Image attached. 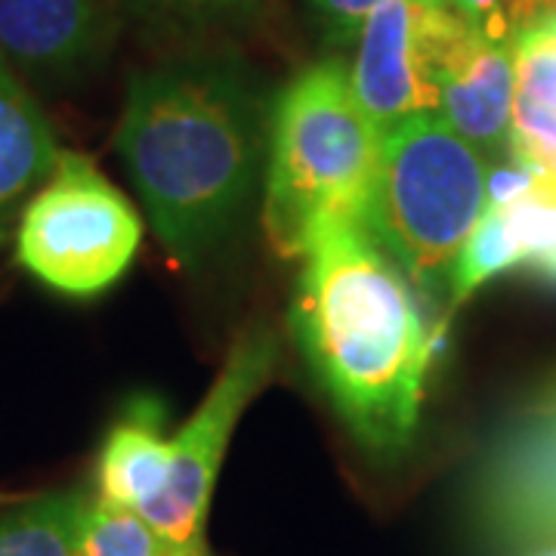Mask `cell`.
<instances>
[{
	"instance_id": "1",
	"label": "cell",
	"mask_w": 556,
	"mask_h": 556,
	"mask_svg": "<svg viewBox=\"0 0 556 556\" xmlns=\"http://www.w3.org/2000/svg\"><path fill=\"white\" fill-rule=\"evenodd\" d=\"M115 149L167 257L199 273L254 204L269 112L232 62H167L130 78Z\"/></svg>"
},
{
	"instance_id": "2",
	"label": "cell",
	"mask_w": 556,
	"mask_h": 556,
	"mask_svg": "<svg viewBox=\"0 0 556 556\" xmlns=\"http://www.w3.org/2000/svg\"><path fill=\"white\" fill-rule=\"evenodd\" d=\"M291 331L358 445L396 460L415 442L433 340L415 285L362 219H328L300 257Z\"/></svg>"
},
{
	"instance_id": "3",
	"label": "cell",
	"mask_w": 556,
	"mask_h": 556,
	"mask_svg": "<svg viewBox=\"0 0 556 556\" xmlns=\"http://www.w3.org/2000/svg\"><path fill=\"white\" fill-rule=\"evenodd\" d=\"M378 142L350 65L325 60L288 80L269 112L263 186V229L276 254L300 260L328 219L365 223Z\"/></svg>"
},
{
	"instance_id": "4",
	"label": "cell",
	"mask_w": 556,
	"mask_h": 556,
	"mask_svg": "<svg viewBox=\"0 0 556 556\" xmlns=\"http://www.w3.org/2000/svg\"><path fill=\"white\" fill-rule=\"evenodd\" d=\"M489 152L442 115L380 134L365 226L427 298L448 291L455 260L485 214Z\"/></svg>"
},
{
	"instance_id": "5",
	"label": "cell",
	"mask_w": 556,
	"mask_h": 556,
	"mask_svg": "<svg viewBox=\"0 0 556 556\" xmlns=\"http://www.w3.org/2000/svg\"><path fill=\"white\" fill-rule=\"evenodd\" d=\"M142 219L80 152H60L53 174L28 199L16 226L25 273L65 298H97L137 257Z\"/></svg>"
},
{
	"instance_id": "6",
	"label": "cell",
	"mask_w": 556,
	"mask_h": 556,
	"mask_svg": "<svg viewBox=\"0 0 556 556\" xmlns=\"http://www.w3.org/2000/svg\"><path fill=\"white\" fill-rule=\"evenodd\" d=\"M281 340L269 325L241 331L219 368L211 393L195 415L189 417L170 439V470L161 492L139 514L149 519L159 535L174 547L204 541V519L214 495L223 455L232 442L241 415L273 380Z\"/></svg>"
},
{
	"instance_id": "7",
	"label": "cell",
	"mask_w": 556,
	"mask_h": 556,
	"mask_svg": "<svg viewBox=\"0 0 556 556\" xmlns=\"http://www.w3.org/2000/svg\"><path fill=\"white\" fill-rule=\"evenodd\" d=\"M470 507L497 551L556 547V380L538 390L479 457Z\"/></svg>"
},
{
	"instance_id": "8",
	"label": "cell",
	"mask_w": 556,
	"mask_h": 556,
	"mask_svg": "<svg viewBox=\"0 0 556 556\" xmlns=\"http://www.w3.org/2000/svg\"><path fill=\"white\" fill-rule=\"evenodd\" d=\"M464 22L445 0H387L368 16L350 80L378 134L417 115H439V72Z\"/></svg>"
},
{
	"instance_id": "9",
	"label": "cell",
	"mask_w": 556,
	"mask_h": 556,
	"mask_svg": "<svg viewBox=\"0 0 556 556\" xmlns=\"http://www.w3.org/2000/svg\"><path fill=\"white\" fill-rule=\"evenodd\" d=\"M517 72L510 40L489 38L464 22L439 72V115L479 149L507 152Z\"/></svg>"
},
{
	"instance_id": "10",
	"label": "cell",
	"mask_w": 556,
	"mask_h": 556,
	"mask_svg": "<svg viewBox=\"0 0 556 556\" xmlns=\"http://www.w3.org/2000/svg\"><path fill=\"white\" fill-rule=\"evenodd\" d=\"M105 0H0V53L38 78H72L109 43Z\"/></svg>"
},
{
	"instance_id": "11",
	"label": "cell",
	"mask_w": 556,
	"mask_h": 556,
	"mask_svg": "<svg viewBox=\"0 0 556 556\" xmlns=\"http://www.w3.org/2000/svg\"><path fill=\"white\" fill-rule=\"evenodd\" d=\"M53 124L0 53V244L60 161Z\"/></svg>"
},
{
	"instance_id": "12",
	"label": "cell",
	"mask_w": 556,
	"mask_h": 556,
	"mask_svg": "<svg viewBox=\"0 0 556 556\" xmlns=\"http://www.w3.org/2000/svg\"><path fill=\"white\" fill-rule=\"evenodd\" d=\"M170 470L167 405L139 393L112 424L100 452V497L139 510L159 495Z\"/></svg>"
},
{
	"instance_id": "13",
	"label": "cell",
	"mask_w": 556,
	"mask_h": 556,
	"mask_svg": "<svg viewBox=\"0 0 556 556\" xmlns=\"http://www.w3.org/2000/svg\"><path fill=\"white\" fill-rule=\"evenodd\" d=\"M80 492L43 495L0 517V556H78L87 514Z\"/></svg>"
},
{
	"instance_id": "14",
	"label": "cell",
	"mask_w": 556,
	"mask_h": 556,
	"mask_svg": "<svg viewBox=\"0 0 556 556\" xmlns=\"http://www.w3.org/2000/svg\"><path fill=\"white\" fill-rule=\"evenodd\" d=\"M174 544L134 507L97 497L87 504L78 556H167Z\"/></svg>"
},
{
	"instance_id": "15",
	"label": "cell",
	"mask_w": 556,
	"mask_h": 556,
	"mask_svg": "<svg viewBox=\"0 0 556 556\" xmlns=\"http://www.w3.org/2000/svg\"><path fill=\"white\" fill-rule=\"evenodd\" d=\"M514 266H522V254L510 239L501 211H485L455 260L452 281H448V309H457L460 303L473 298L489 278L501 276Z\"/></svg>"
},
{
	"instance_id": "16",
	"label": "cell",
	"mask_w": 556,
	"mask_h": 556,
	"mask_svg": "<svg viewBox=\"0 0 556 556\" xmlns=\"http://www.w3.org/2000/svg\"><path fill=\"white\" fill-rule=\"evenodd\" d=\"M510 239L526 260L556 248V174L538 170L532 189L501 211Z\"/></svg>"
},
{
	"instance_id": "17",
	"label": "cell",
	"mask_w": 556,
	"mask_h": 556,
	"mask_svg": "<svg viewBox=\"0 0 556 556\" xmlns=\"http://www.w3.org/2000/svg\"><path fill=\"white\" fill-rule=\"evenodd\" d=\"M514 72L517 93L556 109V35L544 22H529L514 31Z\"/></svg>"
},
{
	"instance_id": "18",
	"label": "cell",
	"mask_w": 556,
	"mask_h": 556,
	"mask_svg": "<svg viewBox=\"0 0 556 556\" xmlns=\"http://www.w3.org/2000/svg\"><path fill=\"white\" fill-rule=\"evenodd\" d=\"M507 155H514L532 170L556 174V109L517 93L510 112Z\"/></svg>"
},
{
	"instance_id": "19",
	"label": "cell",
	"mask_w": 556,
	"mask_h": 556,
	"mask_svg": "<svg viewBox=\"0 0 556 556\" xmlns=\"http://www.w3.org/2000/svg\"><path fill=\"white\" fill-rule=\"evenodd\" d=\"M149 16L182 22V25H219L254 16L260 0H130Z\"/></svg>"
},
{
	"instance_id": "20",
	"label": "cell",
	"mask_w": 556,
	"mask_h": 556,
	"mask_svg": "<svg viewBox=\"0 0 556 556\" xmlns=\"http://www.w3.org/2000/svg\"><path fill=\"white\" fill-rule=\"evenodd\" d=\"M325 43L350 47L356 43L362 25L387 0H306Z\"/></svg>"
},
{
	"instance_id": "21",
	"label": "cell",
	"mask_w": 556,
	"mask_h": 556,
	"mask_svg": "<svg viewBox=\"0 0 556 556\" xmlns=\"http://www.w3.org/2000/svg\"><path fill=\"white\" fill-rule=\"evenodd\" d=\"M538 170L526 167L522 161L507 155V161L489 167V182H485V211H504L514 201H519L535 182Z\"/></svg>"
},
{
	"instance_id": "22",
	"label": "cell",
	"mask_w": 556,
	"mask_h": 556,
	"mask_svg": "<svg viewBox=\"0 0 556 556\" xmlns=\"http://www.w3.org/2000/svg\"><path fill=\"white\" fill-rule=\"evenodd\" d=\"M457 16L470 22L473 28L485 31L489 38L495 40H510V16H507V7L510 0H445Z\"/></svg>"
},
{
	"instance_id": "23",
	"label": "cell",
	"mask_w": 556,
	"mask_h": 556,
	"mask_svg": "<svg viewBox=\"0 0 556 556\" xmlns=\"http://www.w3.org/2000/svg\"><path fill=\"white\" fill-rule=\"evenodd\" d=\"M522 266H526V269H529V276L538 278L541 285L556 288V248L554 251H544V254H538V257L532 260H526Z\"/></svg>"
},
{
	"instance_id": "24",
	"label": "cell",
	"mask_w": 556,
	"mask_h": 556,
	"mask_svg": "<svg viewBox=\"0 0 556 556\" xmlns=\"http://www.w3.org/2000/svg\"><path fill=\"white\" fill-rule=\"evenodd\" d=\"M167 556H207V547H204V541H195V544H186V547H174Z\"/></svg>"
},
{
	"instance_id": "25",
	"label": "cell",
	"mask_w": 556,
	"mask_h": 556,
	"mask_svg": "<svg viewBox=\"0 0 556 556\" xmlns=\"http://www.w3.org/2000/svg\"><path fill=\"white\" fill-rule=\"evenodd\" d=\"M535 22H544V25H547V28H551V31L556 35V10H551L547 16H541V20H535Z\"/></svg>"
},
{
	"instance_id": "26",
	"label": "cell",
	"mask_w": 556,
	"mask_h": 556,
	"mask_svg": "<svg viewBox=\"0 0 556 556\" xmlns=\"http://www.w3.org/2000/svg\"><path fill=\"white\" fill-rule=\"evenodd\" d=\"M529 556H556V547H538V551H532Z\"/></svg>"
},
{
	"instance_id": "27",
	"label": "cell",
	"mask_w": 556,
	"mask_h": 556,
	"mask_svg": "<svg viewBox=\"0 0 556 556\" xmlns=\"http://www.w3.org/2000/svg\"><path fill=\"white\" fill-rule=\"evenodd\" d=\"M3 501H10V497H7V495H0V504H3Z\"/></svg>"
}]
</instances>
